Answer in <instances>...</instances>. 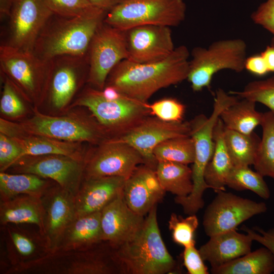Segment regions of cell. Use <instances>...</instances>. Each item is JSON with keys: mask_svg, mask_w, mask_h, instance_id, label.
<instances>
[{"mask_svg": "<svg viewBox=\"0 0 274 274\" xmlns=\"http://www.w3.org/2000/svg\"><path fill=\"white\" fill-rule=\"evenodd\" d=\"M101 91L103 96L108 100H117L125 95L116 88L110 85H106Z\"/></svg>", "mask_w": 274, "mask_h": 274, "instance_id": "c3c4849f", "label": "cell"}, {"mask_svg": "<svg viewBox=\"0 0 274 274\" xmlns=\"http://www.w3.org/2000/svg\"><path fill=\"white\" fill-rule=\"evenodd\" d=\"M165 192L155 170L142 164L125 180L123 196L133 211L145 217L161 201Z\"/></svg>", "mask_w": 274, "mask_h": 274, "instance_id": "ffe728a7", "label": "cell"}, {"mask_svg": "<svg viewBox=\"0 0 274 274\" xmlns=\"http://www.w3.org/2000/svg\"><path fill=\"white\" fill-rule=\"evenodd\" d=\"M74 197L55 183L40 198L43 210L41 235L51 254L58 251L65 230L76 217Z\"/></svg>", "mask_w": 274, "mask_h": 274, "instance_id": "e0dca14e", "label": "cell"}, {"mask_svg": "<svg viewBox=\"0 0 274 274\" xmlns=\"http://www.w3.org/2000/svg\"><path fill=\"white\" fill-rule=\"evenodd\" d=\"M183 265L189 274H209L199 250L195 245L184 247L182 254Z\"/></svg>", "mask_w": 274, "mask_h": 274, "instance_id": "7bdbcfd3", "label": "cell"}, {"mask_svg": "<svg viewBox=\"0 0 274 274\" xmlns=\"http://www.w3.org/2000/svg\"><path fill=\"white\" fill-rule=\"evenodd\" d=\"M224 127L219 117L214 129V151L204 172L206 183L215 192L226 190L228 177L234 166L224 142Z\"/></svg>", "mask_w": 274, "mask_h": 274, "instance_id": "484cf974", "label": "cell"}, {"mask_svg": "<svg viewBox=\"0 0 274 274\" xmlns=\"http://www.w3.org/2000/svg\"><path fill=\"white\" fill-rule=\"evenodd\" d=\"M254 22L269 31L273 36L271 45L274 46V0L261 4L251 15Z\"/></svg>", "mask_w": 274, "mask_h": 274, "instance_id": "b9f144b4", "label": "cell"}, {"mask_svg": "<svg viewBox=\"0 0 274 274\" xmlns=\"http://www.w3.org/2000/svg\"><path fill=\"white\" fill-rule=\"evenodd\" d=\"M183 0H124L107 13L104 22L126 31L143 25L177 26L185 19Z\"/></svg>", "mask_w": 274, "mask_h": 274, "instance_id": "52a82bcc", "label": "cell"}, {"mask_svg": "<svg viewBox=\"0 0 274 274\" xmlns=\"http://www.w3.org/2000/svg\"><path fill=\"white\" fill-rule=\"evenodd\" d=\"M241 229L256 241L268 249L274 257V228L265 230L258 227L253 229L243 226Z\"/></svg>", "mask_w": 274, "mask_h": 274, "instance_id": "ee69618b", "label": "cell"}, {"mask_svg": "<svg viewBox=\"0 0 274 274\" xmlns=\"http://www.w3.org/2000/svg\"><path fill=\"white\" fill-rule=\"evenodd\" d=\"M3 226L7 235V257L11 265L10 273L25 270L51 254L40 232L38 234L9 224Z\"/></svg>", "mask_w": 274, "mask_h": 274, "instance_id": "d6986e66", "label": "cell"}, {"mask_svg": "<svg viewBox=\"0 0 274 274\" xmlns=\"http://www.w3.org/2000/svg\"><path fill=\"white\" fill-rule=\"evenodd\" d=\"M107 12L93 7L78 16L53 14L40 34L33 53L46 61L61 55H87L93 37Z\"/></svg>", "mask_w": 274, "mask_h": 274, "instance_id": "7a4b0ae2", "label": "cell"}, {"mask_svg": "<svg viewBox=\"0 0 274 274\" xmlns=\"http://www.w3.org/2000/svg\"><path fill=\"white\" fill-rule=\"evenodd\" d=\"M3 80L0 100V112L3 117L16 119L27 113L26 102L29 103L14 84L5 74L1 73Z\"/></svg>", "mask_w": 274, "mask_h": 274, "instance_id": "d590c367", "label": "cell"}, {"mask_svg": "<svg viewBox=\"0 0 274 274\" xmlns=\"http://www.w3.org/2000/svg\"><path fill=\"white\" fill-rule=\"evenodd\" d=\"M189 56L187 48L181 45L159 61L139 63L123 60L111 71L106 85L115 87L129 98L147 102L159 90L187 79Z\"/></svg>", "mask_w": 274, "mask_h": 274, "instance_id": "6da1fadb", "label": "cell"}, {"mask_svg": "<svg viewBox=\"0 0 274 274\" xmlns=\"http://www.w3.org/2000/svg\"><path fill=\"white\" fill-rule=\"evenodd\" d=\"M14 1L15 0H0L1 19L8 18Z\"/></svg>", "mask_w": 274, "mask_h": 274, "instance_id": "681fc988", "label": "cell"}, {"mask_svg": "<svg viewBox=\"0 0 274 274\" xmlns=\"http://www.w3.org/2000/svg\"><path fill=\"white\" fill-rule=\"evenodd\" d=\"M261 55L265 61L269 72L274 73V46H267Z\"/></svg>", "mask_w": 274, "mask_h": 274, "instance_id": "7dc6e473", "label": "cell"}, {"mask_svg": "<svg viewBox=\"0 0 274 274\" xmlns=\"http://www.w3.org/2000/svg\"><path fill=\"white\" fill-rule=\"evenodd\" d=\"M253 242L247 233L233 229L210 236L198 250L203 260L214 268L249 253Z\"/></svg>", "mask_w": 274, "mask_h": 274, "instance_id": "603a6c76", "label": "cell"}, {"mask_svg": "<svg viewBox=\"0 0 274 274\" xmlns=\"http://www.w3.org/2000/svg\"><path fill=\"white\" fill-rule=\"evenodd\" d=\"M0 222L2 226L9 224L36 225L41 234L43 210L40 198L22 194L0 201Z\"/></svg>", "mask_w": 274, "mask_h": 274, "instance_id": "d4e9b609", "label": "cell"}, {"mask_svg": "<svg viewBox=\"0 0 274 274\" xmlns=\"http://www.w3.org/2000/svg\"><path fill=\"white\" fill-rule=\"evenodd\" d=\"M205 210L202 224L206 235H214L236 229L251 217L266 212L264 202H256L220 190Z\"/></svg>", "mask_w": 274, "mask_h": 274, "instance_id": "4fadbf2b", "label": "cell"}, {"mask_svg": "<svg viewBox=\"0 0 274 274\" xmlns=\"http://www.w3.org/2000/svg\"><path fill=\"white\" fill-rule=\"evenodd\" d=\"M91 5L107 12L124 0H87Z\"/></svg>", "mask_w": 274, "mask_h": 274, "instance_id": "bcb514c9", "label": "cell"}, {"mask_svg": "<svg viewBox=\"0 0 274 274\" xmlns=\"http://www.w3.org/2000/svg\"><path fill=\"white\" fill-rule=\"evenodd\" d=\"M30 118L18 123L22 134L40 135L59 140L98 145L110 138L90 113L70 111L52 116L33 107Z\"/></svg>", "mask_w": 274, "mask_h": 274, "instance_id": "8992f818", "label": "cell"}, {"mask_svg": "<svg viewBox=\"0 0 274 274\" xmlns=\"http://www.w3.org/2000/svg\"><path fill=\"white\" fill-rule=\"evenodd\" d=\"M145 220L125 202L123 192L101 211L103 240L116 247L132 238Z\"/></svg>", "mask_w": 274, "mask_h": 274, "instance_id": "44dd1931", "label": "cell"}, {"mask_svg": "<svg viewBox=\"0 0 274 274\" xmlns=\"http://www.w3.org/2000/svg\"><path fill=\"white\" fill-rule=\"evenodd\" d=\"M229 94L238 98L247 99L259 102L274 111V76L251 82L239 91H230Z\"/></svg>", "mask_w": 274, "mask_h": 274, "instance_id": "74e56055", "label": "cell"}, {"mask_svg": "<svg viewBox=\"0 0 274 274\" xmlns=\"http://www.w3.org/2000/svg\"><path fill=\"white\" fill-rule=\"evenodd\" d=\"M224 139L234 166L253 164L261 140L256 133L247 134L224 127Z\"/></svg>", "mask_w": 274, "mask_h": 274, "instance_id": "1f68e13d", "label": "cell"}, {"mask_svg": "<svg viewBox=\"0 0 274 274\" xmlns=\"http://www.w3.org/2000/svg\"><path fill=\"white\" fill-rule=\"evenodd\" d=\"M52 13L63 17L81 15L93 6L87 0H43Z\"/></svg>", "mask_w": 274, "mask_h": 274, "instance_id": "ab89813d", "label": "cell"}, {"mask_svg": "<svg viewBox=\"0 0 274 274\" xmlns=\"http://www.w3.org/2000/svg\"><path fill=\"white\" fill-rule=\"evenodd\" d=\"M23 156V150L18 142L0 133V171L6 172Z\"/></svg>", "mask_w": 274, "mask_h": 274, "instance_id": "60d3db41", "label": "cell"}, {"mask_svg": "<svg viewBox=\"0 0 274 274\" xmlns=\"http://www.w3.org/2000/svg\"><path fill=\"white\" fill-rule=\"evenodd\" d=\"M198 224L195 214L183 218L172 213L168 220V229L174 242L184 247L195 245V232Z\"/></svg>", "mask_w": 274, "mask_h": 274, "instance_id": "8d00e7d4", "label": "cell"}, {"mask_svg": "<svg viewBox=\"0 0 274 274\" xmlns=\"http://www.w3.org/2000/svg\"><path fill=\"white\" fill-rule=\"evenodd\" d=\"M263 177L249 166H233L228 177L226 186L236 191L249 190L266 200L269 198L270 192Z\"/></svg>", "mask_w": 274, "mask_h": 274, "instance_id": "e575fe53", "label": "cell"}, {"mask_svg": "<svg viewBox=\"0 0 274 274\" xmlns=\"http://www.w3.org/2000/svg\"><path fill=\"white\" fill-rule=\"evenodd\" d=\"M150 115L167 122L183 121L185 106L174 98H164L148 104Z\"/></svg>", "mask_w": 274, "mask_h": 274, "instance_id": "f35d334b", "label": "cell"}, {"mask_svg": "<svg viewBox=\"0 0 274 274\" xmlns=\"http://www.w3.org/2000/svg\"><path fill=\"white\" fill-rule=\"evenodd\" d=\"M127 60L139 63L159 61L175 50L169 27L143 25L126 30Z\"/></svg>", "mask_w": 274, "mask_h": 274, "instance_id": "ac0fdd59", "label": "cell"}, {"mask_svg": "<svg viewBox=\"0 0 274 274\" xmlns=\"http://www.w3.org/2000/svg\"><path fill=\"white\" fill-rule=\"evenodd\" d=\"M238 100L236 96L219 88L216 92L211 115L207 117L200 114L189 121L190 136L194 142L195 152L191 168L193 189L188 195L174 199L186 215L196 214L204 207L203 195L206 189L210 188L205 181L204 172L214 151V129L221 113Z\"/></svg>", "mask_w": 274, "mask_h": 274, "instance_id": "3957f363", "label": "cell"}, {"mask_svg": "<svg viewBox=\"0 0 274 274\" xmlns=\"http://www.w3.org/2000/svg\"><path fill=\"white\" fill-rule=\"evenodd\" d=\"M189 122H167L150 115L126 133L110 139L127 143L141 155L144 164L156 170L155 148L171 138L190 136Z\"/></svg>", "mask_w": 274, "mask_h": 274, "instance_id": "2e32d148", "label": "cell"}, {"mask_svg": "<svg viewBox=\"0 0 274 274\" xmlns=\"http://www.w3.org/2000/svg\"><path fill=\"white\" fill-rule=\"evenodd\" d=\"M153 154L158 162L170 161L188 165L194 159V145L190 136L167 139L153 150Z\"/></svg>", "mask_w": 274, "mask_h": 274, "instance_id": "836d02e7", "label": "cell"}, {"mask_svg": "<svg viewBox=\"0 0 274 274\" xmlns=\"http://www.w3.org/2000/svg\"><path fill=\"white\" fill-rule=\"evenodd\" d=\"M84 178L116 176L128 179L144 160L130 145L108 139L87 151Z\"/></svg>", "mask_w": 274, "mask_h": 274, "instance_id": "7c38bea8", "label": "cell"}, {"mask_svg": "<svg viewBox=\"0 0 274 274\" xmlns=\"http://www.w3.org/2000/svg\"><path fill=\"white\" fill-rule=\"evenodd\" d=\"M213 274H270L274 272V257L265 247L211 268Z\"/></svg>", "mask_w": 274, "mask_h": 274, "instance_id": "f1b7e54d", "label": "cell"}, {"mask_svg": "<svg viewBox=\"0 0 274 274\" xmlns=\"http://www.w3.org/2000/svg\"><path fill=\"white\" fill-rule=\"evenodd\" d=\"M77 107L87 109L110 139L126 133L151 115L147 102L125 95L117 100H108L101 90L90 86L83 89L68 110Z\"/></svg>", "mask_w": 274, "mask_h": 274, "instance_id": "5b68a950", "label": "cell"}, {"mask_svg": "<svg viewBox=\"0 0 274 274\" xmlns=\"http://www.w3.org/2000/svg\"><path fill=\"white\" fill-rule=\"evenodd\" d=\"M56 183L53 181L28 173L0 172L1 201L22 194L41 198Z\"/></svg>", "mask_w": 274, "mask_h": 274, "instance_id": "83f0119b", "label": "cell"}, {"mask_svg": "<svg viewBox=\"0 0 274 274\" xmlns=\"http://www.w3.org/2000/svg\"><path fill=\"white\" fill-rule=\"evenodd\" d=\"M115 248L126 274H165L178 271L177 262L162 238L157 206L147 215L137 233Z\"/></svg>", "mask_w": 274, "mask_h": 274, "instance_id": "277c9868", "label": "cell"}, {"mask_svg": "<svg viewBox=\"0 0 274 274\" xmlns=\"http://www.w3.org/2000/svg\"><path fill=\"white\" fill-rule=\"evenodd\" d=\"M48 62L44 102L55 110L68 111L76 93L87 83L88 55L58 56Z\"/></svg>", "mask_w": 274, "mask_h": 274, "instance_id": "30bf717a", "label": "cell"}, {"mask_svg": "<svg viewBox=\"0 0 274 274\" xmlns=\"http://www.w3.org/2000/svg\"><path fill=\"white\" fill-rule=\"evenodd\" d=\"M87 55V83L93 88L102 90L113 68L128 58L126 31L104 22L93 37Z\"/></svg>", "mask_w": 274, "mask_h": 274, "instance_id": "8fae6325", "label": "cell"}, {"mask_svg": "<svg viewBox=\"0 0 274 274\" xmlns=\"http://www.w3.org/2000/svg\"><path fill=\"white\" fill-rule=\"evenodd\" d=\"M245 68L251 74L257 76H263L269 73L265 61L261 54L246 58Z\"/></svg>", "mask_w": 274, "mask_h": 274, "instance_id": "f6af8a7d", "label": "cell"}, {"mask_svg": "<svg viewBox=\"0 0 274 274\" xmlns=\"http://www.w3.org/2000/svg\"><path fill=\"white\" fill-rule=\"evenodd\" d=\"M53 13L43 0H15L9 18L7 45L33 52L37 39Z\"/></svg>", "mask_w": 274, "mask_h": 274, "instance_id": "9a60e30c", "label": "cell"}, {"mask_svg": "<svg viewBox=\"0 0 274 274\" xmlns=\"http://www.w3.org/2000/svg\"><path fill=\"white\" fill-rule=\"evenodd\" d=\"M159 182L165 192L177 197L188 195L193 189L192 169L187 164L158 162L156 170Z\"/></svg>", "mask_w": 274, "mask_h": 274, "instance_id": "4dcf8cb0", "label": "cell"}, {"mask_svg": "<svg viewBox=\"0 0 274 274\" xmlns=\"http://www.w3.org/2000/svg\"><path fill=\"white\" fill-rule=\"evenodd\" d=\"M1 72L8 77L33 107L43 105L48 74V62L33 52L23 51L7 44L0 46Z\"/></svg>", "mask_w": 274, "mask_h": 274, "instance_id": "9c48e42d", "label": "cell"}, {"mask_svg": "<svg viewBox=\"0 0 274 274\" xmlns=\"http://www.w3.org/2000/svg\"><path fill=\"white\" fill-rule=\"evenodd\" d=\"M126 179L116 176L83 179L76 195V216L101 211L123 192Z\"/></svg>", "mask_w": 274, "mask_h": 274, "instance_id": "7402d4cb", "label": "cell"}, {"mask_svg": "<svg viewBox=\"0 0 274 274\" xmlns=\"http://www.w3.org/2000/svg\"><path fill=\"white\" fill-rule=\"evenodd\" d=\"M13 139L21 146L23 157L58 154L84 160L88 151L83 146V143L67 142L43 136L24 135Z\"/></svg>", "mask_w": 274, "mask_h": 274, "instance_id": "4316f807", "label": "cell"}, {"mask_svg": "<svg viewBox=\"0 0 274 274\" xmlns=\"http://www.w3.org/2000/svg\"><path fill=\"white\" fill-rule=\"evenodd\" d=\"M262 116L256 110L255 102L242 99L226 108L220 118L226 128L249 134L261 124Z\"/></svg>", "mask_w": 274, "mask_h": 274, "instance_id": "f546056e", "label": "cell"}, {"mask_svg": "<svg viewBox=\"0 0 274 274\" xmlns=\"http://www.w3.org/2000/svg\"><path fill=\"white\" fill-rule=\"evenodd\" d=\"M84 160L63 155L24 156L7 170L35 174L51 180L75 196L84 178Z\"/></svg>", "mask_w": 274, "mask_h": 274, "instance_id": "5bb4252c", "label": "cell"}, {"mask_svg": "<svg viewBox=\"0 0 274 274\" xmlns=\"http://www.w3.org/2000/svg\"><path fill=\"white\" fill-rule=\"evenodd\" d=\"M262 137L254 162V169L263 177L274 180V111L263 113Z\"/></svg>", "mask_w": 274, "mask_h": 274, "instance_id": "d6a6232c", "label": "cell"}, {"mask_svg": "<svg viewBox=\"0 0 274 274\" xmlns=\"http://www.w3.org/2000/svg\"><path fill=\"white\" fill-rule=\"evenodd\" d=\"M100 218L101 211L76 216L65 230L57 252L85 250L103 242Z\"/></svg>", "mask_w": 274, "mask_h": 274, "instance_id": "cb8c5ba5", "label": "cell"}, {"mask_svg": "<svg viewBox=\"0 0 274 274\" xmlns=\"http://www.w3.org/2000/svg\"><path fill=\"white\" fill-rule=\"evenodd\" d=\"M246 44L239 39L220 40L208 48L195 47L192 51L187 79L194 92L210 88L213 76L228 69L240 73L245 69Z\"/></svg>", "mask_w": 274, "mask_h": 274, "instance_id": "ba28073f", "label": "cell"}]
</instances>
